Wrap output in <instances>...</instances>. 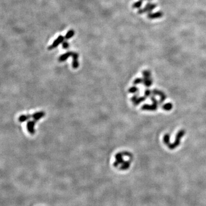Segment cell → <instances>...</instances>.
<instances>
[{
    "instance_id": "cell-1",
    "label": "cell",
    "mask_w": 206,
    "mask_h": 206,
    "mask_svg": "<svg viewBox=\"0 0 206 206\" xmlns=\"http://www.w3.org/2000/svg\"><path fill=\"white\" fill-rule=\"evenodd\" d=\"M185 135V131L184 130H180L177 133L176 135L175 140L174 143L170 144L168 146V148L171 149H174L176 148L178 146H179L180 143V140L184 135Z\"/></svg>"
},
{
    "instance_id": "cell-2",
    "label": "cell",
    "mask_w": 206,
    "mask_h": 206,
    "mask_svg": "<svg viewBox=\"0 0 206 206\" xmlns=\"http://www.w3.org/2000/svg\"><path fill=\"white\" fill-rule=\"evenodd\" d=\"M156 6H157L156 4H155V3H148L143 9H139L138 11V13L143 14V13H144L152 12V11Z\"/></svg>"
},
{
    "instance_id": "cell-3",
    "label": "cell",
    "mask_w": 206,
    "mask_h": 206,
    "mask_svg": "<svg viewBox=\"0 0 206 206\" xmlns=\"http://www.w3.org/2000/svg\"><path fill=\"white\" fill-rule=\"evenodd\" d=\"M64 37H63L62 36L60 35V36H59L57 38L56 40H55V41L53 42V44H52L51 46H49L48 49L52 50V49H54V48L57 47L59 44H60L61 43H62V42H64Z\"/></svg>"
},
{
    "instance_id": "cell-4",
    "label": "cell",
    "mask_w": 206,
    "mask_h": 206,
    "mask_svg": "<svg viewBox=\"0 0 206 206\" xmlns=\"http://www.w3.org/2000/svg\"><path fill=\"white\" fill-rule=\"evenodd\" d=\"M35 124H36V121H29L27 122V130H28V131L29 132V133L31 135L34 134Z\"/></svg>"
},
{
    "instance_id": "cell-5",
    "label": "cell",
    "mask_w": 206,
    "mask_h": 206,
    "mask_svg": "<svg viewBox=\"0 0 206 206\" xmlns=\"http://www.w3.org/2000/svg\"><path fill=\"white\" fill-rule=\"evenodd\" d=\"M157 105L156 104H152V105H149V104H144L142 106V109L144 111H156L157 108Z\"/></svg>"
},
{
    "instance_id": "cell-6",
    "label": "cell",
    "mask_w": 206,
    "mask_h": 206,
    "mask_svg": "<svg viewBox=\"0 0 206 206\" xmlns=\"http://www.w3.org/2000/svg\"><path fill=\"white\" fill-rule=\"evenodd\" d=\"M163 16V13L162 12H157L156 13H149L148 14L147 17L149 19L153 20L162 17Z\"/></svg>"
},
{
    "instance_id": "cell-7",
    "label": "cell",
    "mask_w": 206,
    "mask_h": 206,
    "mask_svg": "<svg viewBox=\"0 0 206 206\" xmlns=\"http://www.w3.org/2000/svg\"><path fill=\"white\" fill-rule=\"evenodd\" d=\"M72 57H73V62H72V66H73V68L76 69L77 68L79 67V61H78V58H79V54L77 53L73 52L72 55Z\"/></svg>"
},
{
    "instance_id": "cell-8",
    "label": "cell",
    "mask_w": 206,
    "mask_h": 206,
    "mask_svg": "<svg viewBox=\"0 0 206 206\" xmlns=\"http://www.w3.org/2000/svg\"><path fill=\"white\" fill-rule=\"evenodd\" d=\"M72 53H73V52H66V53L63 54V55H61V56L59 57V61H60V62H62V61H65L66 59L68 58V57L72 56Z\"/></svg>"
},
{
    "instance_id": "cell-9",
    "label": "cell",
    "mask_w": 206,
    "mask_h": 206,
    "mask_svg": "<svg viewBox=\"0 0 206 206\" xmlns=\"http://www.w3.org/2000/svg\"><path fill=\"white\" fill-rule=\"evenodd\" d=\"M45 116V113L43 112H38L33 114L31 117L33 118L35 121H37V120H40L41 118H43Z\"/></svg>"
},
{
    "instance_id": "cell-10",
    "label": "cell",
    "mask_w": 206,
    "mask_h": 206,
    "mask_svg": "<svg viewBox=\"0 0 206 206\" xmlns=\"http://www.w3.org/2000/svg\"><path fill=\"white\" fill-rule=\"evenodd\" d=\"M143 84L147 87H150L152 84V80L150 77H144L143 79Z\"/></svg>"
},
{
    "instance_id": "cell-11",
    "label": "cell",
    "mask_w": 206,
    "mask_h": 206,
    "mask_svg": "<svg viewBox=\"0 0 206 206\" xmlns=\"http://www.w3.org/2000/svg\"><path fill=\"white\" fill-rule=\"evenodd\" d=\"M31 116L30 115H21V116H20L19 117V118H18V121L21 122H25L26 121H27L28 120H29V118H31Z\"/></svg>"
},
{
    "instance_id": "cell-12",
    "label": "cell",
    "mask_w": 206,
    "mask_h": 206,
    "mask_svg": "<svg viewBox=\"0 0 206 206\" xmlns=\"http://www.w3.org/2000/svg\"><path fill=\"white\" fill-rule=\"evenodd\" d=\"M172 107H173V106H172V104L170 103H168L165 104L164 105H163L162 106V108L165 111H169L171 110Z\"/></svg>"
},
{
    "instance_id": "cell-13",
    "label": "cell",
    "mask_w": 206,
    "mask_h": 206,
    "mask_svg": "<svg viewBox=\"0 0 206 206\" xmlns=\"http://www.w3.org/2000/svg\"><path fill=\"white\" fill-rule=\"evenodd\" d=\"M163 142H164V144H166V145L168 146L170 144V135L167 133L163 137Z\"/></svg>"
},
{
    "instance_id": "cell-14",
    "label": "cell",
    "mask_w": 206,
    "mask_h": 206,
    "mask_svg": "<svg viewBox=\"0 0 206 206\" xmlns=\"http://www.w3.org/2000/svg\"><path fill=\"white\" fill-rule=\"evenodd\" d=\"M75 32L73 30H69L68 32L66 33L65 36V38L66 39V40H68V39L72 38V37L75 35Z\"/></svg>"
},
{
    "instance_id": "cell-15",
    "label": "cell",
    "mask_w": 206,
    "mask_h": 206,
    "mask_svg": "<svg viewBox=\"0 0 206 206\" xmlns=\"http://www.w3.org/2000/svg\"><path fill=\"white\" fill-rule=\"evenodd\" d=\"M143 2V0H139V1L136 2H135L132 5V8H139L142 5Z\"/></svg>"
},
{
    "instance_id": "cell-16",
    "label": "cell",
    "mask_w": 206,
    "mask_h": 206,
    "mask_svg": "<svg viewBox=\"0 0 206 206\" xmlns=\"http://www.w3.org/2000/svg\"><path fill=\"white\" fill-rule=\"evenodd\" d=\"M130 166V163L129 161H125L123 163V164L122 165L120 169H121L122 170H125L127 169Z\"/></svg>"
},
{
    "instance_id": "cell-17",
    "label": "cell",
    "mask_w": 206,
    "mask_h": 206,
    "mask_svg": "<svg viewBox=\"0 0 206 206\" xmlns=\"http://www.w3.org/2000/svg\"><path fill=\"white\" fill-rule=\"evenodd\" d=\"M145 100H146V97H139V98H137V99L136 100V101H135L134 103H133V104H134L135 105H139V104L141 103L143 101H144Z\"/></svg>"
},
{
    "instance_id": "cell-18",
    "label": "cell",
    "mask_w": 206,
    "mask_h": 206,
    "mask_svg": "<svg viewBox=\"0 0 206 206\" xmlns=\"http://www.w3.org/2000/svg\"><path fill=\"white\" fill-rule=\"evenodd\" d=\"M152 93L154 94V95H158V96H160V97H161V96H162L164 95V94H165L163 92L160 91V90H156V89L153 90V91H152Z\"/></svg>"
},
{
    "instance_id": "cell-19",
    "label": "cell",
    "mask_w": 206,
    "mask_h": 206,
    "mask_svg": "<svg viewBox=\"0 0 206 206\" xmlns=\"http://www.w3.org/2000/svg\"><path fill=\"white\" fill-rule=\"evenodd\" d=\"M143 83V79H141V78H137V79H135L134 82H133V84L135 85L137 84H142V83Z\"/></svg>"
},
{
    "instance_id": "cell-20",
    "label": "cell",
    "mask_w": 206,
    "mask_h": 206,
    "mask_svg": "<svg viewBox=\"0 0 206 206\" xmlns=\"http://www.w3.org/2000/svg\"><path fill=\"white\" fill-rule=\"evenodd\" d=\"M143 75L144 77H150V76H151V73L148 70H144L143 72Z\"/></svg>"
},
{
    "instance_id": "cell-21",
    "label": "cell",
    "mask_w": 206,
    "mask_h": 206,
    "mask_svg": "<svg viewBox=\"0 0 206 206\" xmlns=\"http://www.w3.org/2000/svg\"><path fill=\"white\" fill-rule=\"evenodd\" d=\"M137 90H138V88L137 87H132L131 88H129V93H136Z\"/></svg>"
},
{
    "instance_id": "cell-22",
    "label": "cell",
    "mask_w": 206,
    "mask_h": 206,
    "mask_svg": "<svg viewBox=\"0 0 206 206\" xmlns=\"http://www.w3.org/2000/svg\"><path fill=\"white\" fill-rule=\"evenodd\" d=\"M152 93V91L149 90V89H147L145 90V92H144V96H145V97H148V96H149L151 95V94Z\"/></svg>"
},
{
    "instance_id": "cell-23",
    "label": "cell",
    "mask_w": 206,
    "mask_h": 206,
    "mask_svg": "<svg viewBox=\"0 0 206 206\" xmlns=\"http://www.w3.org/2000/svg\"><path fill=\"white\" fill-rule=\"evenodd\" d=\"M69 44L68 42L64 41L62 42V48L64 49H67L68 48H69Z\"/></svg>"
},
{
    "instance_id": "cell-24",
    "label": "cell",
    "mask_w": 206,
    "mask_h": 206,
    "mask_svg": "<svg viewBox=\"0 0 206 206\" xmlns=\"http://www.w3.org/2000/svg\"><path fill=\"white\" fill-rule=\"evenodd\" d=\"M137 98H138V97H137V94H135V95L134 96H133V97H132V99H131L132 101L134 103L135 101H136V100L137 99Z\"/></svg>"
},
{
    "instance_id": "cell-25",
    "label": "cell",
    "mask_w": 206,
    "mask_h": 206,
    "mask_svg": "<svg viewBox=\"0 0 206 206\" xmlns=\"http://www.w3.org/2000/svg\"><path fill=\"white\" fill-rule=\"evenodd\" d=\"M143 1H145V0H143Z\"/></svg>"
}]
</instances>
